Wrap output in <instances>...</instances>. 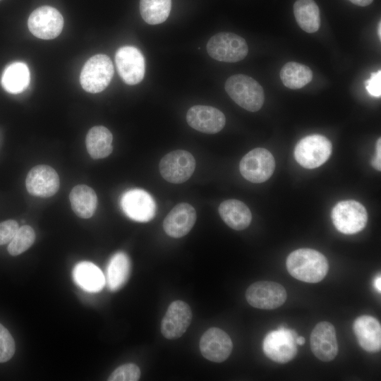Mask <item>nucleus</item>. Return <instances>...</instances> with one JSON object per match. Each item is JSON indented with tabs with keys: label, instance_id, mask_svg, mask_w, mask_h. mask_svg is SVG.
<instances>
[{
	"label": "nucleus",
	"instance_id": "obj_9",
	"mask_svg": "<svg viewBox=\"0 0 381 381\" xmlns=\"http://www.w3.org/2000/svg\"><path fill=\"white\" fill-rule=\"evenodd\" d=\"M162 176L168 182L179 184L190 178L195 168V160L188 151L177 150L164 155L159 164Z\"/></svg>",
	"mask_w": 381,
	"mask_h": 381
},
{
	"label": "nucleus",
	"instance_id": "obj_39",
	"mask_svg": "<svg viewBox=\"0 0 381 381\" xmlns=\"http://www.w3.org/2000/svg\"><path fill=\"white\" fill-rule=\"evenodd\" d=\"M377 35L379 36V39L381 40V23H380V21H379L378 26H377Z\"/></svg>",
	"mask_w": 381,
	"mask_h": 381
},
{
	"label": "nucleus",
	"instance_id": "obj_2",
	"mask_svg": "<svg viewBox=\"0 0 381 381\" xmlns=\"http://www.w3.org/2000/svg\"><path fill=\"white\" fill-rule=\"evenodd\" d=\"M224 87L229 96L238 105L249 111L260 110L264 104L263 88L250 76L243 74L230 76Z\"/></svg>",
	"mask_w": 381,
	"mask_h": 381
},
{
	"label": "nucleus",
	"instance_id": "obj_33",
	"mask_svg": "<svg viewBox=\"0 0 381 381\" xmlns=\"http://www.w3.org/2000/svg\"><path fill=\"white\" fill-rule=\"evenodd\" d=\"M19 228L18 224L13 219H8L0 223V246L9 243Z\"/></svg>",
	"mask_w": 381,
	"mask_h": 381
},
{
	"label": "nucleus",
	"instance_id": "obj_24",
	"mask_svg": "<svg viewBox=\"0 0 381 381\" xmlns=\"http://www.w3.org/2000/svg\"><path fill=\"white\" fill-rule=\"evenodd\" d=\"M69 200L73 211L80 218H90L96 210L97 195L95 190L87 185L74 186L70 193Z\"/></svg>",
	"mask_w": 381,
	"mask_h": 381
},
{
	"label": "nucleus",
	"instance_id": "obj_31",
	"mask_svg": "<svg viewBox=\"0 0 381 381\" xmlns=\"http://www.w3.org/2000/svg\"><path fill=\"white\" fill-rule=\"evenodd\" d=\"M140 377V370L134 363H126L115 369L108 378L109 381H137Z\"/></svg>",
	"mask_w": 381,
	"mask_h": 381
},
{
	"label": "nucleus",
	"instance_id": "obj_14",
	"mask_svg": "<svg viewBox=\"0 0 381 381\" xmlns=\"http://www.w3.org/2000/svg\"><path fill=\"white\" fill-rule=\"evenodd\" d=\"M121 205L124 213L137 222H148L156 213L155 200L147 192L141 189L126 191L122 195Z\"/></svg>",
	"mask_w": 381,
	"mask_h": 381
},
{
	"label": "nucleus",
	"instance_id": "obj_32",
	"mask_svg": "<svg viewBox=\"0 0 381 381\" xmlns=\"http://www.w3.org/2000/svg\"><path fill=\"white\" fill-rule=\"evenodd\" d=\"M15 341L8 331L0 323V363H4L9 361L15 353Z\"/></svg>",
	"mask_w": 381,
	"mask_h": 381
},
{
	"label": "nucleus",
	"instance_id": "obj_25",
	"mask_svg": "<svg viewBox=\"0 0 381 381\" xmlns=\"http://www.w3.org/2000/svg\"><path fill=\"white\" fill-rule=\"evenodd\" d=\"M112 140V134L106 127L97 126L91 128L85 138L87 152L95 159L108 157L113 150Z\"/></svg>",
	"mask_w": 381,
	"mask_h": 381
},
{
	"label": "nucleus",
	"instance_id": "obj_28",
	"mask_svg": "<svg viewBox=\"0 0 381 381\" xmlns=\"http://www.w3.org/2000/svg\"><path fill=\"white\" fill-rule=\"evenodd\" d=\"M280 78L286 87L297 90L302 88L312 80L313 72L306 65L290 61L282 68Z\"/></svg>",
	"mask_w": 381,
	"mask_h": 381
},
{
	"label": "nucleus",
	"instance_id": "obj_22",
	"mask_svg": "<svg viewBox=\"0 0 381 381\" xmlns=\"http://www.w3.org/2000/svg\"><path fill=\"white\" fill-rule=\"evenodd\" d=\"M218 210L222 220L234 230L245 229L252 220L250 209L238 200L231 199L222 202Z\"/></svg>",
	"mask_w": 381,
	"mask_h": 381
},
{
	"label": "nucleus",
	"instance_id": "obj_18",
	"mask_svg": "<svg viewBox=\"0 0 381 381\" xmlns=\"http://www.w3.org/2000/svg\"><path fill=\"white\" fill-rule=\"evenodd\" d=\"M188 124L196 131L214 134L225 126L224 114L218 109L207 105H195L186 114Z\"/></svg>",
	"mask_w": 381,
	"mask_h": 381
},
{
	"label": "nucleus",
	"instance_id": "obj_21",
	"mask_svg": "<svg viewBox=\"0 0 381 381\" xmlns=\"http://www.w3.org/2000/svg\"><path fill=\"white\" fill-rule=\"evenodd\" d=\"M73 280L80 289L90 293L100 291L106 284L105 277L95 264L87 261L78 263L73 270Z\"/></svg>",
	"mask_w": 381,
	"mask_h": 381
},
{
	"label": "nucleus",
	"instance_id": "obj_29",
	"mask_svg": "<svg viewBox=\"0 0 381 381\" xmlns=\"http://www.w3.org/2000/svg\"><path fill=\"white\" fill-rule=\"evenodd\" d=\"M171 0H140V13L143 19L150 25L164 22L169 16Z\"/></svg>",
	"mask_w": 381,
	"mask_h": 381
},
{
	"label": "nucleus",
	"instance_id": "obj_35",
	"mask_svg": "<svg viewBox=\"0 0 381 381\" xmlns=\"http://www.w3.org/2000/svg\"><path fill=\"white\" fill-rule=\"evenodd\" d=\"M375 156L372 160V165L378 170H381V139L378 138L376 142Z\"/></svg>",
	"mask_w": 381,
	"mask_h": 381
},
{
	"label": "nucleus",
	"instance_id": "obj_26",
	"mask_svg": "<svg viewBox=\"0 0 381 381\" xmlns=\"http://www.w3.org/2000/svg\"><path fill=\"white\" fill-rule=\"evenodd\" d=\"M294 14L299 27L305 32H317L321 23L320 12L314 0H297L294 4Z\"/></svg>",
	"mask_w": 381,
	"mask_h": 381
},
{
	"label": "nucleus",
	"instance_id": "obj_23",
	"mask_svg": "<svg viewBox=\"0 0 381 381\" xmlns=\"http://www.w3.org/2000/svg\"><path fill=\"white\" fill-rule=\"evenodd\" d=\"M131 261L123 252L115 253L109 260L105 276V282L110 291H116L122 288L129 278Z\"/></svg>",
	"mask_w": 381,
	"mask_h": 381
},
{
	"label": "nucleus",
	"instance_id": "obj_38",
	"mask_svg": "<svg viewBox=\"0 0 381 381\" xmlns=\"http://www.w3.org/2000/svg\"><path fill=\"white\" fill-rule=\"evenodd\" d=\"M296 341L297 345L302 346V345L304 344L306 340H305V338L303 337H302V336L298 337V336L297 338H296Z\"/></svg>",
	"mask_w": 381,
	"mask_h": 381
},
{
	"label": "nucleus",
	"instance_id": "obj_4",
	"mask_svg": "<svg viewBox=\"0 0 381 381\" xmlns=\"http://www.w3.org/2000/svg\"><path fill=\"white\" fill-rule=\"evenodd\" d=\"M207 52L217 61L234 63L247 56L248 47L242 37L232 32H222L209 40Z\"/></svg>",
	"mask_w": 381,
	"mask_h": 381
},
{
	"label": "nucleus",
	"instance_id": "obj_10",
	"mask_svg": "<svg viewBox=\"0 0 381 381\" xmlns=\"http://www.w3.org/2000/svg\"><path fill=\"white\" fill-rule=\"evenodd\" d=\"M246 298L254 308L272 310L284 303L287 294L284 287L279 283L261 281L252 284L247 289Z\"/></svg>",
	"mask_w": 381,
	"mask_h": 381
},
{
	"label": "nucleus",
	"instance_id": "obj_37",
	"mask_svg": "<svg viewBox=\"0 0 381 381\" xmlns=\"http://www.w3.org/2000/svg\"><path fill=\"white\" fill-rule=\"evenodd\" d=\"M374 286L377 291H381V277L380 274L374 280Z\"/></svg>",
	"mask_w": 381,
	"mask_h": 381
},
{
	"label": "nucleus",
	"instance_id": "obj_12",
	"mask_svg": "<svg viewBox=\"0 0 381 381\" xmlns=\"http://www.w3.org/2000/svg\"><path fill=\"white\" fill-rule=\"evenodd\" d=\"M115 62L120 77L126 84L133 85L143 80L145 62L138 48L133 46L120 47L116 51Z\"/></svg>",
	"mask_w": 381,
	"mask_h": 381
},
{
	"label": "nucleus",
	"instance_id": "obj_20",
	"mask_svg": "<svg viewBox=\"0 0 381 381\" xmlns=\"http://www.w3.org/2000/svg\"><path fill=\"white\" fill-rule=\"evenodd\" d=\"M353 329L360 346L365 351L376 353L381 349V326L379 321L370 315L357 318Z\"/></svg>",
	"mask_w": 381,
	"mask_h": 381
},
{
	"label": "nucleus",
	"instance_id": "obj_16",
	"mask_svg": "<svg viewBox=\"0 0 381 381\" xmlns=\"http://www.w3.org/2000/svg\"><path fill=\"white\" fill-rule=\"evenodd\" d=\"M310 348L313 354L320 361H332L338 353V343L335 328L330 322L318 323L310 334Z\"/></svg>",
	"mask_w": 381,
	"mask_h": 381
},
{
	"label": "nucleus",
	"instance_id": "obj_15",
	"mask_svg": "<svg viewBox=\"0 0 381 381\" xmlns=\"http://www.w3.org/2000/svg\"><path fill=\"white\" fill-rule=\"evenodd\" d=\"M192 311L188 303L176 300L169 306L161 323L162 335L168 339L181 337L190 325Z\"/></svg>",
	"mask_w": 381,
	"mask_h": 381
},
{
	"label": "nucleus",
	"instance_id": "obj_5",
	"mask_svg": "<svg viewBox=\"0 0 381 381\" xmlns=\"http://www.w3.org/2000/svg\"><path fill=\"white\" fill-rule=\"evenodd\" d=\"M332 150L331 142L325 136L314 134L298 142L294 149L296 162L306 169H315L323 164Z\"/></svg>",
	"mask_w": 381,
	"mask_h": 381
},
{
	"label": "nucleus",
	"instance_id": "obj_3",
	"mask_svg": "<svg viewBox=\"0 0 381 381\" xmlns=\"http://www.w3.org/2000/svg\"><path fill=\"white\" fill-rule=\"evenodd\" d=\"M114 75V66L105 54H96L84 64L80 76L82 87L90 93L103 91L110 83Z\"/></svg>",
	"mask_w": 381,
	"mask_h": 381
},
{
	"label": "nucleus",
	"instance_id": "obj_36",
	"mask_svg": "<svg viewBox=\"0 0 381 381\" xmlns=\"http://www.w3.org/2000/svg\"><path fill=\"white\" fill-rule=\"evenodd\" d=\"M353 4H356L359 6H367L370 5L373 0H349Z\"/></svg>",
	"mask_w": 381,
	"mask_h": 381
},
{
	"label": "nucleus",
	"instance_id": "obj_17",
	"mask_svg": "<svg viewBox=\"0 0 381 381\" xmlns=\"http://www.w3.org/2000/svg\"><path fill=\"white\" fill-rule=\"evenodd\" d=\"M199 346L203 357L216 363L226 360L233 349L230 337L217 327L208 329L202 336Z\"/></svg>",
	"mask_w": 381,
	"mask_h": 381
},
{
	"label": "nucleus",
	"instance_id": "obj_11",
	"mask_svg": "<svg viewBox=\"0 0 381 381\" xmlns=\"http://www.w3.org/2000/svg\"><path fill=\"white\" fill-rule=\"evenodd\" d=\"M28 25L30 32L43 40H52L61 32L64 18L60 12L49 6H40L30 15Z\"/></svg>",
	"mask_w": 381,
	"mask_h": 381
},
{
	"label": "nucleus",
	"instance_id": "obj_34",
	"mask_svg": "<svg viewBox=\"0 0 381 381\" xmlns=\"http://www.w3.org/2000/svg\"><path fill=\"white\" fill-rule=\"evenodd\" d=\"M365 88L368 93L374 97L381 96V71L371 73L370 78L365 81Z\"/></svg>",
	"mask_w": 381,
	"mask_h": 381
},
{
	"label": "nucleus",
	"instance_id": "obj_27",
	"mask_svg": "<svg viewBox=\"0 0 381 381\" xmlns=\"http://www.w3.org/2000/svg\"><path fill=\"white\" fill-rule=\"evenodd\" d=\"M30 73L28 66L23 62H13L4 69L1 76L4 89L12 94L23 92L29 85Z\"/></svg>",
	"mask_w": 381,
	"mask_h": 381
},
{
	"label": "nucleus",
	"instance_id": "obj_19",
	"mask_svg": "<svg viewBox=\"0 0 381 381\" xmlns=\"http://www.w3.org/2000/svg\"><path fill=\"white\" fill-rule=\"evenodd\" d=\"M196 212L188 203L181 202L174 206L163 222V229L172 238L186 236L196 222Z\"/></svg>",
	"mask_w": 381,
	"mask_h": 381
},
{
	"label": "nucleus",
	"instance_id": "obj_1",
	"mask_svg": "<svg viewBox=\"0 0 381 381\" xmlns=\"http://www.w3.org/2000/svg\"><path fill=\"white\" fill-rule=\"evenodd\" d=\"M286 268L294 278L307 283H317L327 275L329 265L321 253L310 248H299L286 259Z\"/></svg>",
	"mask_w": 381,
	"mask_h": 381
},
{
	"label": "nucleus",
	"instance_id": "obj_30",
	"mask_svg": "<svg viewBox=\"0 0 381 381\" xmlns=\"http://www.w3.org/2000/svg\"><path fill=\"white\" fill-rule=\"evenodd\" d=\"M35 240L34 229L28 225L19 227L16 234L8 243L7 250L11 255H18L27 250Z\"/></svg>",
	"mask_w": 381,
	"mask_h": 381
},
{
	"label": "nucleus",
	"instance_id": "obj_6",
	"mask_svg": "<svg viewBox=\"0 0 381 381\" xmlns=\"http://www.w3.org/2000/svg\"><path fill=\"white\" fill-rule=\"evenodd\" d=\"M331 216L336 229L344 234L361 231L368 222V213L365 207L352 200L337 203L332 210Z\"/></svg>",
	"mask_w": 381,
	"mask_h": 381
},
{
	"label": "nucleus",
	"instance_id": "obj_8",
	"mask_svg": "<svg viewBox=\"0 0 381 381\" xmlns=\"http://www.w3.org/2000/svg\"><path fill=\"white\" fill-rule=\"evenodd\" d=\"M275 169V160L270 151L265 148H255L241 159L239 169L248 181L259 183L268 180Z\"/></svg>",
	"mask_w": 381,
	"mask_h": 381
},
{
	"label": "nucleus",
	"instance_id": "obj_7",
	"mask_svg": "<svg viewBox=\"0 0 381 381\" xmlns=\"http://www.w3.org/2000/svg\"><path fill=\"white\" fill-rule=\"evenodd\" d=\"M295 330L283 326L270 332L263 341V351L270 359L279 363L291 361L297 353Z\"/></svg>",
	"mask_w": 381,
	"mask_h": 381
},
{
	"label": "nucleus",
	"instance_id": "obj_13",
	"mask_svg": "<svg viewBox=\"0 0 381 381\" xmlns=\"http://www.w3.org/2000/svg\"><path fill=\"white\" fill-rule=\"evenodd\" d=\"M60 181L57 172L48 165L40 164L32 167L25 179L28 192L34 196L49 198L59 188Z\"/></svg>",
	"mask_w": 381,
	"mask_h": 381
}]
</instances>
